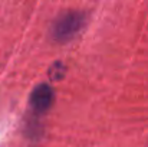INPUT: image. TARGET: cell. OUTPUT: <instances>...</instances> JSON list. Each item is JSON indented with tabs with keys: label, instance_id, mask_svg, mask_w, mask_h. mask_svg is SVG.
I'll use <instances>...</instances> for the list:
<instances>
[{
	"label": "cell",
	"instance_id": "cell-1",
	"mask_svg": "<svg viewBox=\"0 0 148 147\" xmlns=\"http://www.w3.org/2000/svg\"><path fill=\"white\" fill-rule=\"evenodd\" d=\"M86 25V14L79 10H69L62 13L52 25V38L58 42H68L73 39Z\"/></svg>",
	"mask_w": 148,
	"mask_h": 147
},
{
	"label": "cell",
	"instance_id": "cell-2",
	"mask_svg": "<svg viewBox=\"0 0 148 147\" xmlns=\"http://www.w3.org/2000/svg\"><path fill=\"white\" fill-rule=\"evenodd\" d=\"M53 90L49 84H40L38 85L32 95H30V107L38 111V112H45L46 110H49L52 102H53Z\"/></svg>",
	"mask_w": 148,
	"mask_h": 147
},
{
	"label": "cell",
	"instance_id": "cell-3",
	"mask_svg": "<svg viewBox=\"0 0 148 147\" xmlns=\"http://www.w3.org/2000/svg\"><path fill=\"white\" fill-rule=\"evenodd\" d=\"M63 75H65V66H63V63H60V62L53 63L52 68H50V71H49L50 79H53V81H59V79L63 78Z\"/></svg>",
	"mask_w": 148,
	"mask_h": 147
}]
</instances>
